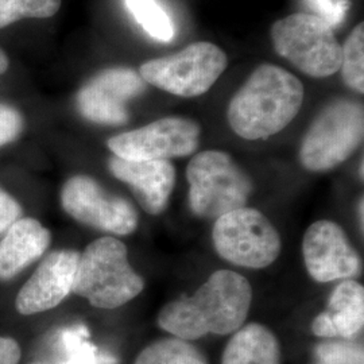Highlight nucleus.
<instances>
[{
	"label": "nucleus",
	"mask_w": 364,
	"mask_h": 364,
	"mask_svg": "<svg viewBox=\"0 0 364 364\" xmlns=\"http://www.w3.org/2000/svg\"><path fill=\"white\" fill-rule=\"evenodd\" d=\"M252 302V289L240 274L215 272L192 297L165 305L158 324L182 340H197L209 333L230 335L245 324Z\"/></svg>",
	"instance_id": "f257e3e1"
},
{
	"label": "nucleus",
	"mask_w": 364,
	"mask_h": 364,
	"mask_svg": "<svg viewBox=\"0 0 364 364\" xmlns=\"http://www.w3.org/2000/svg\"><path fill=\"white\" fill-rule=\"evenodd\" d=\"M304 96V85L294 75L263 64L235 93L227 111L228 123L243 139H267L287 129L299 115Z\"/></svg>",
	"instance_id": "f03ea898"
},
{
	"label": "nucleus",
	"mask_w": 364,
	"mask_h": 364,
	"mask_svg": "<svg viewBox=\"0 0 364 364\" xmlns=\"http://www.w3.org/2000/svg\"><path fill=\"white\" fill-rule=\"evenodd\" d=\"M144 289V278L132 269L127 247L115 237L92 242L78 257L72 293L96 308H119L138 297Z\"/></svg>",
	"instance_id": "7ed1b4c3"
},
{
	"label": "nucleus",
	"mask_w": 364,
	"mask_h": 364,
	"mask_svg": "<svg viewBox=\"0 0 364 364\" xmlns=\"http://www.w3.org/2000/svg\"><path fill=\"white\" fill-rule=\"evenodd\" d=\"M186 178L191 208L203 219H218L246 207L252 193L247 173L220 150L196 154L186 168Z\"/></svg>",
	"instance_id": "20e7f679"
},
{
	"label": "nucleus",
	"mask_w": 364,
	"mask_h": 364,
	"mask_svg": "<svg viewBox=\"0 0 364 364\" xmlns=\"http://www.w3.org/2000/svg\"><path fill=\"white\" fill-rule=\"evenodd\" d=\"M363 135V105L350 99L332 100L304 135L301 164L309 171L333 169L359 149Z\"/></svg>",
	"instance_id": "39448f33"
},
{
	"label": "nucleus",
	"mask_w": 364,
	"mask_h": 364,
	"mask_svg": "<svg viewBox=\"0 0 364 364\" xmlns=\"http://www.w3.org/2000/svg\"><path fill=\"white\" fill-rule=\"evenodd\" d=\"M272 39L275 52L309 77H329L340 70L343 53L335 31L312 14H291L277 21Z\"/></svg>",
	"instance_id": "423d86ee"
},
{
	"label": "nucleus",
	"mask_w": 364,
	"mask_h": 364,
	"mask_svg": "<svg viewBox=\"0 0 364 364\" xmlns=\"http://www.w3.org/2000/svg\"><path fill=\"white\" fill-rule=\"evenodd\" d=\"M227 54L210 42H195L181 52L154 58L141 65L146 84L180 97H196L208 92L227 69Z\"/></svg>",
	"instance_id": "0eeeda50"
},
{
	"label": "nucleus",
	"mask_w": 364,
	"mask_h": 364,
	"mask_svg": "<svg viewBox=\"0 0 364 364\" xmlns=\"http://www.w3.org/2000/svg\"><path fill=\"white\" fill-rule=\"evenodd\" d=\"M213 245L223 259L247 269H264L281 254L282 240L272 221L258 209H235L213 225Z\"/></svg>",
	"instance_id": "6e6552de"
},
{
	"label": "nucleus",
	"mask_w": 364,
	"mask_h": 364,
	"mask_svg": "<svg viewBox=\"0 0 364 364\" xmlns=\"http://www.w3.org/2000/svg\"><path fill=\"white\" fill-rule=\"evenodd\" d=\"M201 129L195 120L182 117H161L156 122L112 136L109 150L129 161H169L193 154Z\"/></svg>",
	"instance_id": "1a4fd4ad"
},
{
	"label": "nucleus",
	"mask_w": 364,
	"mask_h": 364,
	"mask_svg": "<svg viewBox=\"0 0 364 364\" xmlns=\"http://www.w3.org/2000/svg\"><path fill=\"white\" fill-rule=\"evenodd\" d=\"M63 207L76 220L92 228L117 235L136 230L138 213L126 198L109 195L87 176L66 182L61 193Z\"/></svg>",
	"instance_id": "9d476101"
},
{
	"label": "nucleus",
	"mask_w": 364,
	"mask_h": 364,
	"mask_svg": "<svg viewBox=\"0 0 364 364\" xmlns=\"http://www.w3.org/2000/svg\"><path fill=\"white\" fill-rule=\"evenodd\" d=\"M306 270L320 284L344 281L358 277L362 260L346 231L333 221L313 223L302 240Z\"/></svg>",
	"instance_id": "9b49d317"
},
{
	"label": "nucleus",
	"mask_w": 364,
	"mask_h": 364,
	"mask_svg": "<svg viewBox=\"0 0 364 364\" xmlns=\"http://www.w3.org/2000/svg\"><path fill=\"white\" fill-rule=\"evenodd\" d=\"M139 73L129 68H111L92 77L77 95V108L88 120L102 124H124L126 103L146 90Z\"/></svg>",
	"instance_id": "f8f14e48"
},
{
	"label": "nucleus",
	"mask_w": 364,
	"mask_h": 364,
	"mask_svg": "<svg viewBox=\"0 0 364 364\" xmlns=\"http://www.w3.org/2000/svg\"><path fill=\"white\" fill-rule=\"evenodd\" d=\"M80 254L72 250L52 252L38 266L16 297L21 314L46 312L72 293Z\"/></svg>",
	"instance_id": "ddd939ff"
},
{
	"label": "nucleus",
	"mask_w": 364,
	"mask_h": 364,
	"mask_svg": "<svg viewBox=\"0 0 364 364\" xmlns=\"http://www.w3.org/2000/svg\"><path fill=\"white\" fill-rule=\"evenodd\" d=\"M109 170L129 183L139 205L149 215L162 213L176 185V169L170 161H129L114 156Z\"/></svg>",
	"instance_id": "4468645a"
},
{
	"label": "nucleus",
	"mask_w": 364,
	"mask_h": 364,
	"mask_svg": "<svg viewBox=\"0 0 364 364\" xmlns=\"http://www.w3.org/2000/svg\"><path fill=\"white\" fill-rule=\"evenodd\" d=\"M363 285L344 279L333 289L326 312L313 320L312 331L320 338H350L363 329Z\"/></svg>",
	"instance_id": "2eb2a0df"
},
{
	"label": "nucleus",
	"mask_w": 364,
	"mask_h": 364,
	"mask_svg": "<svg viewBox=\"0 0 364 364\" xmlns=\"http://www.w3.org/2000/svg\"><path fill=\"white\" fill-rule=\"evenodd\" d=\"M50 245L49 231L34 219H19L0 240V278L10 279L42 257Z\"/></svg>",
	"instance_id": "dca6fc26"
},
{
	"label": "nucleus",
	"mask_w": 364,
	"mask_h": 364,
	"mask_svg": "<svg viewBox=\"0 0 364 364\" xmlns=\"http://www.w3.org/2000/svg\"><path fill=\"white\" fill-rule=\"evenodd\" d=\"M221 364H281V346L269 328L251 323L235 332Z\"/></svg>",
	"instance_id": "f3484780"
},
{
	"label": "nucleus",
	"mask_w": 364,
	"mask_h": 364,
	"mask_svg": "<svg viewBox=\"0 0 364 364\" xmlns=\"http://www.w3.org/2000/svg\"><path fill=\"white\" fill-rule=\"evenodd\" d=\"M135 364H208L205 356L186 340L162 338L146 347Z\"/></svg>",
	"instance_id": "a211bd4d"
},
{
	"label": "nucleus",
	"mask_w": 364,
	"mask_h": 364,
	"mask_svg": "<svg viewBox=\"0 0 364 364\" xmlns=\"http://www.w3.org/2000/svg\"><path fill=\"white\" fill-rule=\"evenodd\" d=\"M131 15L144 31L161 42H169L174 37V26L168 13L156 0H124Z\"/></svg>",
	"instance_id": "6ab92c4d"
},
{
	"label": "nucleus",
	"mask_w": 364,
	"mask_h": 364,
	"mask_svg": "<svg viewBox=\"0 0 364 364\" xmlns=\"http://www.w3.org/2000/svg\"><path fill=\"white\" fill-rule=\"evenodd\" d=\"M341 77L356 93H364V23L355 27L341 45Z\"/></svg>",
	"instance_id": "aec40b11"
},
{
	"label": "nucleus",
	"mask_w": 364,
	"mask_h": 364,
	"mask_svg": "<svg viewBox=\"0 0 364 364\" xmlns=\"http://www.w3.org/2000/svg\"><path fill=\"white\" fill-rule=\"evenodd\" d=\"M60 7L61 0H0V28L23 18H50Z\"/></svg>",
	"instance_id": "412c9836"
},
{
	"label": "nucleus",
	"mask_w": 364,
	"mask_h": 364,
	"mask_svg": "<svg viewBox=\"0 0 364 364\" xmlns=\"http://www.w3.org/2000/svg\"><path fill=\"white\" fill-rule=\"evenodd\" d=\"M316 364H363V348L351 343H326L316 351Z\"/></svg>",
	"instance_id": "4be33fe9"
},
{
	"label": "nucleus",
	"mask_w": 364,
	"mask_h": 364,
	"mask_svg": "<svg viewBox=\"0 0 364 364\" xmlns=\"http://www.w3.org/2000/svg\"><path fill=\"white\" fill-rule=\"evenodd\" d=\"M304 4L308 9L305 13L323 19L332 28L344 23L351 7L350 0H304Z\"/></svg>",
	"instance_id": "5701e85b"
},
{
	"label": "nucleus",
	"mask_w": 364,
	"mask_h": 364,
	"mask_svg": "<svg viewBox=\"0 0 364 364\" xmlns=\"http://www.w3.org/2000/svg\"><path fill=\"white\" fill-rule=\"evenodd\" d=\"M23 129L21 114L10 105H0V147L13 142Z\"/></svg>",
	"instance_id": "b1692460"
},
{
	"label": "nucleus",
	"mask_w": 364,
	"mask_h": 364,
	"mask_svg": "<svg viewBox=\"0 0 364 364\" xmlns=\"http://www.w3.org/2000/svg\"><path fill=\"white\" fill-rule=\"evenodd\" d=\"M22 209L13 197L0 189V235L21 219Z\"/></svg>",
	"instance_id": "393cba45"
},
{
	"label": "nucleus",
	"mask_w": 364,
	"mask_h": 364,
	"mask_svg": "<svg viewBox=\"0 0 364 364\" xmlns=\"http://www.w3.org/2000/svg\"><path fill=\"white\" fill-rule=\"evenodd\" d=\"M21 360V348L13 338L0 336V364H18Z\"/></svg>",
	"instance_id": "a878e982"
},
{
	"label": "nucleus",
	"mask_w": 364,
	"mask_h": 364,
	"mask_svg": "<svg viewBox=\"0 0 364 364\" xmlns=\"http://www.w3.org/2000/svg\"><path fill=\"white\" fill-rule=\"evenodd\" d=\"M9 68V58L4 52L0 49V75H3Z\"/></svg>",
	"instance_id": "bb28decb"
},
{
	"label": "nucleus",
	"mask_w": 364,
	"mask_h": 364,
	"mask_svg": "<svg viewBox=\"0 0 364 364\" xmlns=\"http://www.w3.org/2000/svg\"><path fill=\"white\" fill-rule=\"evenodd\" d=\"M360 212H363V201H360ZM360 216H362L360 219H362V224H363V213Z\"/></svg>",
	"instance_id": "cd10ccee"
}]
</instances>
